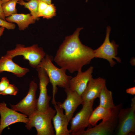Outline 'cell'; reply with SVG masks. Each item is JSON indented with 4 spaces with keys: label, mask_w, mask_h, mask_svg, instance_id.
<instances>
[{
    "label": "cell",
    "mask_w": 135,
    "mask_h": 135,
    "mask_svg": "<svg viewBox=\"0 0 135 135\" xmlns=\"http://www.w3.org/2000/svg\"><path fill=\"white\" fill-rule=\"evenodd\" d=\"M83 28H78L72 35L65 37L54 59L58 65L71 73L82 70L94 58V50L83 44L79 38Z\"/></svg>",
    "instance_id": "1"
},
{
    "label": "cell",
    "mask_w": 135,
    "mask_h": 135,
    "mask_svg": "<svg viewBox=\"0 0 135 135\" xmlns=\"http://www.w3.org/2000/svg\"><path fill=\"white\" fill-rule=\"evenodd\" d=\"M110 27H107L106 35L105 40L102 45L97 49L94 50V58H102L107 60L111 67H112L116 62L113 60L115 59L118 62H121L120 58L116 56L118 54V48L119 46L114 40L110 42L109 36Z\"/></svg>",
    "instance_id": "7"
},
{
    "label": "cell",
    "mask_w": 135,
    "mask_h": 135,
    "mask_svg": "<svg viewBox=\"0 0 135 135\" xmlns=\"http://www.w3.org/2000/svg\"><path fill=\"white\" fill-rule=\"evenodd\" d=\"M126 92L127 93L134 95L135 94V87H133L126 89Z\"/></svg>",
    "instance_id": "27"
},
{
    "label": "cell",
    "mask_w": 135,
    "mask_h": 135,
    "mask_svg": "<svg viewBox=\"0 0 135 135\" xmlns=\"http://www.w3.org/2000/svg\"><path fill=\"white\" fill-rule=\"evenodd\" d=\"M56 8L54 4H48L46 8L38 14V17H42L47 19L51 18L56 15Z\"/></svg>",
    "instance_id": "22"
},
{
    "label": "cell",
    "mask_w": 135,
    "mask_h": 135,
    "mask_svg": "<svg viewBox=\"0 0 135 135\" xmlns=\"http://www.w3.org/2000/svg\"><path fill=\"white\" fill-rule=\"evenodd\" d=\"M48 4H51L52 0H40Z\"/></svg>",
    "instance_id": "30"
},
{
    "label": "cell",
    "mask_w": 135,
    "mask_h": 135,
    "mask_svg": "<svg viewBox=\"0 0 135 135\" xmlns=\"http://www.w3.org/2000/svg\"><path fill=\"white\" fill-rule=\"evenodd\" d=\"M66 98L62 103L59 102L60 106L65 111V114L69 122L78 106L83 101L81 96L76 92L70 90L69 88H64Z\"/></svg>",
    "instance_id": "11"
},
{
    "label": "cell",
    "mask_w": 135,
    "mask_h": 135,
    "mask_svg": "<svg viewBox=\"0 0 135 135\" xmlns=\"http://www.w3.org/2000/svg\"><path fill=\"white\" fill-rule=\"evenodd\" d=\"M106 85V80L104 78L99 77L94 79L92 78L81 95L83 102H90L99 98L101 90Z\"/></svg>",
    "instance_id": "13"
},
{
    "label": "cell",
    "mask_w": 135,
    "mask_h": 135,
    "mask_svg": "<svg viewBox=\"0 0 135 135\" xmlns=\"http://www.w3.org/2000/svg\"><path fill=\"white\" fill-rule=\"evenodd\" d=\"M4 28V27L0 26V37L3 34Z\"/></svg>",
    "instance_id": "29"
},
{
    "label": "cell",
    "mask_w": 135,
    "mask_h": 135,
    "mask_svg": "<svg viewBox=\"0 0 135 135\" xmlns=\"http://www.w3.org/2000/svg\"><path fill=\"white\" fill-rule=\"evenodd\" d=\"M39 0H30L27 2L23 0L18 1V3L21 6L28 9L30 11V14L36 20L39 18L38 16V9Z\"/></svg>",
    "instance_id": "20"
},
{
    "label": "cell",
    "mask_w": 135,
    "mask_h": 135,
    "mask_svg": "<svg viewBox=\"0 0 135 135\" xmlns=\"http://www.w3.org/2000/svg\"><path fill=\"white\" fill-rule=\"evenodd\" d=\"M94 101L83 102L82 109L70 121L71 126L69 130L70 134L79 135L86 128L90 126L89 120L93 111Z\"/></svg>",
    "instance_id": "6"
},
{
    "label": "cell",
    "mask_w": 135,
    "mask_h": 135,
    "mask_svg": "<svg viewBox=\"0 0 135 135\" xmlns=\"http://www.w3.org/2000/svg\"><path fill=\"white\" fill-rule=\"evenodd\" d=\"M0 26H2L8 30H13L15 28V24L12 23L10 22L0 18Z\"/></svg>",
    "instance_id": "24"
},
{
    "label": "cell",
    "mask_w": 135,
    "mask_h": 135,
    "mask_svg": "<svg viewBox=\"0 0 135 135\" xmlns=\"http://www.w3.org/2000/svg\"><path fill=\"white\" fill-rule=\"evenodd\" d=\"M2 4L1 1L0 0V18L2 19L6 20V18L4 16L2 8Z\"/></svg>",
    "instance_id": "28"
},
{
    "label": "cell",
    "mask_w": 135,
    "mask_h": 135,
    "mask_svg": "<svg viewBox=\"0 0 135 135\" xmlns=\"http://www.w3.org/2000/svg\"><path fill=\"white\" fill-rule=\"evenodd\" d=\"M0 121H1V120H0Z\"/></svg>",
    "instance_id": "33"
},
{
    "label": "cell",
    "mask_w": 135,
    "mask_h": 135,
    "mask_svg": "<svg viewBox=\"0 0 135 135\" xmlns=\"http://www.w3.org/2000/svg\"><path fill=\"white\" fill-rule=\"evenodd\" d=\"M94 67L90 66L86 70L78 72L76 75L70 80L69 88L72 90L76 92L81 96L85 89L89 80L92 78Z\"/></svg>",
    "instance_id": "12"
},
{
    "label": "cell",
    "mask_w": 135,
    "mask_h": 135,
    "mask_svg": "<svg viewBox=\"0 0 135 135\" xmlns=\"http://www.w3.org/2000/svg\"><path fill=\"white\" fill-rule=\"evenodd\" d=\"M5 55L0 58V73L4 72L12 73L18 77H22L29 71L28 68L21 67Z\"/></svg>",
    "instance_id": "17"
},
{
    "label": "cell",
    "mask_w": 135,
    "mask_h": 135,
    "mask_svg": "<svg viewBox=\"0 0 135 135\" xmlns=\"http://www.w3.org/2000/svg\"><path fill=\"white\" fill-rule=\"evenodd\" d=\"M53 60L52 56L46 54L36 68L40 67L42 68L48 76L49 81L52 86V103L54 105L56 103L55 95L58 90L57 86L64 88H68L70 80L72 77L66 74L65 70L55 66L52 63Z\"/></svg>",
    "instance_id": "2"
},
{
    "label": "cell",
    "mask_w": 135,
    "mask_h": 135,
    "mask_svg": "<svg viewBox=\"0 0 135 135\" xmlns=\"http://www.w3.org/2000/svg\"><path fill=\"white\" fill-rule=\"evenodd\" d=\"M0 135L4 128L11 124L18 122L26 124L29 121L27 116L8 108L4 102H0Z\"/></svg>",
    "instance_id": "9"
},
{
    "label": "cell",
    "mask_w": 135,
    "mask_h": 135,
    "mask_svg": "<svg viewBox=\"0 0 135 135\" xmlns=\"http://www.w3.org/2000/svg\"><path fill=\"white\" fill-rule=\"evenodd\" d=\"M6 20L9 22L16 24L20 30H25L29 25L34 23L36 20L30 14L16 13L6 17Z\"/></svg>",
    "instance_id": "18"
},
{
    "label": "cell",
    "mask_w": 135,
    "mask_h": 135,
    "mask_svg": "<svg viewBox=\"0 0 135 135\" xmlns=\"http://www.w3.org/2000/svg\"><path fill=\"white\" fill-rule=\"evenodd\" d=\"M18 1L16 0H11L2 4L3 12L6 18L17 13L16 5Z\"/></svg>",
    "instance_id": "21"
},
{
    "label": "cell",
    "mask_w": 135,
    "mask_h": 135,
    "mask_svg": "<svg viewBox=\"0 0 135 135\" xmlns=\"http://www.w3.org/2000/svg\"><path fill=\"white\" fill-rule=\"evenodd\" d=\"M5 55L12 58L16 56H23L24 59L28 60L31 66L36 68L46 54L43 48L39 47L37 44L25 47L18 44L14 49L8 50Z\"/></svg>",
    "instance_id": "4"
},
{
    "label": "cell",
    "mask_w": 135,
    "mask_h": 135,
    "mask_svg": "<svg viewBox=\"0 0 135 135\" xmlns=\"http://www.w3.org/2000/svg\"><path fill=\"white\" fill-rule=\"evenodd\" d=\"M100 104L101 107L106 108L115 107L111 91L107 88L105 85L101 90L99 96Z\"/></svg>",
    "instance_id": "19"
},
{
    "label": "cell",
    "mask_w": 135,
    "mask_h": 135,
    "mask_svg": "<svg viewBox=\"0 0 135 135\" xmlns=\"http://www.w3.org/2000/svg\"><path fill=\"white\" fill-rule=\"evenodd\" d=\"M121 106L120 104L113 108H106L99 105L93 110L90 115L89 120L90 125L93 126H96L98 122L101 120H105L118 117Z\"/></svg>",
    "instance_id": "14"
},
{
    "label": "cell",
    "mask_w": 135,
    "mask_h": 135,
    "mask_svg": "<svg viewBox=\"0 0 135 135\" xmlns=\"http://www.w3.org/2000/svg\"><path fill=\"white\" fill-rule=\"evenodd\" d=\"M39 80L40 94L37 99L36 110L44 112L50 107L49 102L51 98L48 94L47 86L49 82L48 76L44 70L42 68H36Z\"/></svg>",
    "instance_id": "10"
},
{
    "label": "cell",
    "mask_w": 135,
    "mask_h": 135,
    "mask_svg": "<svg viewBox=\"0 0 135 135\" xmlns=\"http://www.w3.org/2000/svg\"><path fill=\"white\" fill-rule=\"evenodd\" d=\"M54 105L56 113L52 120L56 135H70L68 128L69 122L63 113V109L60 106L59 102H56Z\"/></svg>",
    "instance_id": "15"
},
{
    "label": "cell",
    "mask_w": 135,
    "mask_h": 135,
    "mask_svg": "<svg viewBox=\"0 0 135 135\" xmlns=\"http://www.w3.org/2000/svg\"><path fill=\"white\" fill-rule=\"evenodd\" d=\"M38 86L34 81L30 84L28 92L26 96L15 105L10 104L11 108L21 112L29 117L36 109L37 99L36 96Z\"/></svg>",
    "instance_id": "8"
},
{
    "label": "cell",
    "mask_w": 135,
    "mask_h": 135,
    "mask_svg": "<svg viewBox=\"0 0 135 135\" xmlns=\"http://www.w3.org/2000/svg\"><path fill=\"white\" fill-rule=\"evenodd\" d=\"M18 89L14 84H10L6 89L0 94L4 96L8 95L15 96L18 93Z\"/></svg>",
    "instance_id": "23"
},
{
    "label": "cell",
    "mask_w": 135,
    "mask_h": 135,
    "mask_svg": "<svg viewBox=\"0 0 135 135\" xmlns=\"http://www.w3.org/2000/svg\"><path fill=\"white\" fill-rule=\"evenodd\" d=\"M48 4L44 2L39 0L38 6V14L42 12L46 8Z\"/></svg>",
    "instance_id": "26"
},
{
    "label": "cell",
    "mask_w": 135,
    "mask_h": 135,
    "mask_svg": "<svg viewBox=\"0 0 135 135\" xmlns=\"http://www.w3.org/2000/svg\"><path fill=\"white\" fill-rule=\"evenodd\" d=\"M2 3V4H3L7 2H8V1H9V0H0ZM18 0V1H20V0H26V1H29L30 0Z\"/></svg>",
    "instance_id": "31"
},
{
    "label": "cell",
    "mask_w": 135,
    "mask_h": 135,
    "mask_svg": "<svg viewBox=\"0 0 135 135\" xmlns=\"http://www.w3.org/2000/svg\"><path fill=\"white\" fill-rule=\"evenodd\" d=\"M9 82L6 77H2L0 82V94L10 84Z\"/></svg>",
    "instance_id": "25"
},
{
    "label": "cell",
    "mask_w": 135,
    "mask_h": 135,
    "mask_svg": "<svg viewBox=\"0 0 135 135\" xmlns=\"http://www.w3.org/2000/svg\"><path fill=\"white\" fill-rule=\"evenodd\" d=\"M135 98L131 100L130 107L121 108L118 114V124L116 129L117 135H128L135 132Z\"/></svg>",
    "instance_id": "5"
},
{
    "label": "cell",
    "mask_w": 135,
    "mask_h": 135,
    "mask_svg": "<svg viewBox=\"0 0 135 135\" xmlns=\"http://www.w3.org/2000/svg\"><path fill=\"white\" fill-rule=\"evenodd\" d=\"M118 116L110 120H102L93 128L89 126L79 135H107L111 134L116 128Z\"/></svg>",
    "instance_id": "16"
},
{
    "label": "cell",
    "mask_w": 135,
    "mask_h": 135,
    "mask_svg": "<svg viewBox=\"0 0 135 135\" xmlns=\"http://www.w3.org/2000/svg\"><path fill=\"white\" fill-rule=\"evenodd\" d=\"M56 113L51 107L44 112L36 110L28 117L29 121L25 127L30 130L34 127L36 130L37 135H54V131L52 121Z\"/></svg>",
    "instance_id": "3"
},
{
    "label": "cell",
    "mask_w": 135,
    "mask_h": 135,
    "mask_svg": "<svg viewBox=\"0 0 135 135\" xmlns=\"http://www.w3.org/2000/svg\"><path fill=\"white\" fill-rule=\"evenodd\" d=\"M135 59H134V58H133L132 60H131L130 61V63L132 65H135L134 64H135V61H134Z\"/></svg>",
    "instance_id": "32"
}]
</instances>
